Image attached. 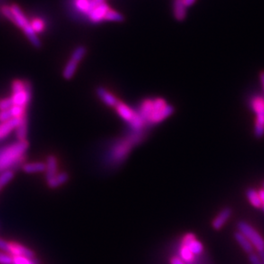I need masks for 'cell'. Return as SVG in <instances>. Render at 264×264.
Returning a JSON list of instances; mask_svg holds the SVG:
<instances>
[{"label":"cell","mask_w":264,"mask_h":264,"mask_svg":"<svg viewBox=\"0 0 264 264\" xmlns=\"http://www.w3.org/2000/svg\"><path fill=\"white\" fill-rule=\"evenodd\" d=\"M0 264H13V257L0 250Z\"/></svg>","instance_id":"32"},{"label":"cell","mask_w":264,"mask_h":264,"mask_svg":"<svg viewBox=\"0 0 264 264\" xmlns=\"http://www.w3.org/2000/svg\"><path fill=\"white\" fill-rule=\"evenodd\" d=\"M97 93H98L99 98L102 99L103 102L105 103L107 106L116 107L117 103L119 102L115 96L111 94L108 91H106L105 88H99L97 90Z\"/></svg>","instance_id":"16"},{"label":"cell","mask_w":264,"mask_h":264,"mask_svg":"<svg viewBox=\"0 0 264 264\" xmlns=\"http://www.w3.org/2000/svg\"><path fill=\"white\" fill-rule=\"evenodd\" d=\"M6 253L10 254L12 257H35L32 250L18 242H9Z\"/></svg>","instance_id":"7"},{"label":"cell","mask_w":264,"mask_h":264,"mask_svg":"<svg viewBox=\"0 0 264 264\" xmlns=\"http://www.w3.org/2000/svg\"><path fill=\"white\" fill-rule=\"evenodd\" d=\"M13 170H5L4 172L0 173V191L13 179Z\"/></svg>","instance_id":"26"},{"label":"cell","mask_w":264,"mask_h":264,"mask_svg":"<svg viewBox=\"0 0 264 264\" xmlns=\"http://www.w3.org/2000/svg\"><path fill=\"white\" fill-rule=\"evenodd\" d=\"M22 169L28 174L43 173L46 171V163L43 162H28L22 165Z\"/></svg>","instance_id":"17"},{"label":"cell","mask_w":264,"mask_h":264,"mask_svg":"<svg viewBox=\"0 0 264 264\" xmlns=\"http://www.w3.org/2000/svg\"><path fill=\"white\" fill-rule=\"evenodd\" d=\"M23 31H24L25 35H27L29 40L31 41L34 46L36 47H39L40 46V42H39V39L37 35H36V33L35 32V30L33 29L32 26L30 24V22L28 23L25 28H22Z\"/></svg>","instance_id":"21"},{"label":"cell","mask_w":264,"mask_h":264,"mask_svg":"<svg viewBox=\"0 0 264 264\" xmlns=\"http://www.w3.org/2000/svg\"><path fill=\"white\" fill-rule=\"evenodd\" d=\"M12 92L13 95L11 99L13 106L26 108L31 98V92L28 85L21 81H14L12 84Z\"/></svg>","instance_id":"4"},{"label":"cell","mask_w":264,"mask_h":264,"mask_svg":"<svg viewBox=\"0 0 264 264\" xmlns=\"http://www.w3.org/2000/svg\"><path fill=\"white\" fill-rule=\"evenodd\" d=\"M141 133L134 132V134L126 140L121 141L115 144L109 153V160L111 162H120L127 157L132 146L137 142H140L142 138Z\"/></svg>","instance_id":"3"},{"label":"cell","mask_w":264,"mask_h":264,"mask_svg":"<svg viewBox=\"0 0 264 264\" xmlns=\"http://www.w3.org/2000/svg\"><path fill=\"white\" fill-rule=\"evenodd\" d=\"M26 135H27V120H26V117L23 116L21 123L17 127V137L18 141H24Z\"/></svg>","instance_id":"24"},{"label":"cell","mask_w":264,"mask_h":264,"mask_svg":"<svg viewBox=\"0 0 264 264\" xmlns=\"http://www.w3.org/2000/svg\"></svg>","instance_id":"43"},{"label":"cell","mask_w":264,"mask_h":264,"mask_svg":"<svg viewBox=\"0 0 264 264\" xmlns=\"http://www.w3.org/2000/svg\"><path fill=\"white\" fill-rule=\"evenodd\" d=\"M234 238L237 242L240 244V246L248 254L253 252L254 247L246 237L243 235L240 232H236L234 233Z\"/></svg>","instance_id":"19"},{"label":"cell","mask_w":264,"mask_h":264,"mask_svg":"<svg viewBox=\"0 0 264 264\" xmlns=\"http://www.w3.org/2000/svg\"><path fill=\"white\" fill-rule=\"evenodd\" d=\"M13 264H38L34 257H13Z\"/></svg>","instance_id":"28"},{"label":"cell","mask_w":264,"mask_h":264,"mask_svg":"<svg viewBox=\"0 0 264 264\" xmlns=\"http://www.w3.org/2000/svg\"><path fill=\"white\" fill-rule=\"evenodd\" d=\"M28 146L27 141H18L0 149V173L18 167L24 158Z\"/></svg>","instance_id":"2"},{"label":"cell","mask_w":264,"mask_h":264,"mask_svg":"<svg viewBox=\"0 0 264 264\" xmlns=\"http://www.w3.org/2000/svg\"><path fill=\"white\" fill-rule=\"evenodd\" d=\"M258 255H259V257H261V260L263 262V264H264V250L259 251V252H258Z\"/></svg>","instance_id":"41"},{"label":"cell","mask_w":264,"mask_h":264,"mask_svg":"<svg viewBox=\"0 0 264 264\" xmlns=\"http://www.w3.org/2000/svg\"><path fill=\"white\" fill-rule=\"evenodd\" d=\"M11 18L10 20L13 21L15 24L18 25V27L23 28L29 23L28 18H26L24 13L22 12L21 9L18 7V5H11Z\"/></svg>","instance_id":"8"},{"label":"cell","mask_w":264,"mask_h":264,"mask_svg":"<svg viewBox=\"0 0 264 264\" xmlns=\"http://www.w3.org/2000/svg\"><path fill=\"white\" fill-rule=\"evenodd\" d=\"M57 169H58V165H57V160L54 156H50L46 160V180L53 178V176H56L57 174Z\"/></svg>","instance_id":"15"},{"label":"cell","mask_w":264,"mask_h":264,"mask_svg":"<svg viewBox=\"0 0 264 264\" xmlns=\"http://www.w3.org/2000/svg\"><path fill=\"white\" fill-rule=\"evenodd\" d=\"M78 64L79 63H77L76 61H74V59H72V58L70 59L64 70V77L65 79L69 80V79L73 77V75H74L75 70L77 69Z\"/></svg>","instance_id":"23"},{"label":"cell","mask_w":264,"mask_h":264,"mask_svg":"<svg viewBox=\"0 0 264 264\" xmlns=\"http://www.w3.org/2000/svg\"><path fill=\"white\" fill-rule=\"evenodd\" d=\"M13 117L11 116V110H2L0 111V122L1 123H5L7 121L11 120Z\"/></svg>","instance_id":"34"},{"label":"cell","mask_w":264,"mask_h":264,"mask_svg":"<svg viewBox=\"0 0 264 264\" xmlns=\"http://www.w3.org/2000/svg\"><path fill=\"white\" fill-rule=\"evenodd\" d=\"M258 195L260 197L262 203H263V204H264V189H261L260 191H258Z\"/></svg>","instance_id":"39"},{"label":"cell","mask_w":264,"mask_h":264,"mask_svg":"<svg viewBox=\"0 0 264 264\" xmlns=\"http://www.w3.org/2000/svg\"><path fill=\"white\" fill-rule=\"evenodd\" d=\"M262 208H263V210L264 211V204H263V207H262Z\"/></svg>","instance_id":"42"},{"label":"cell","mask_w":264,"mask_h":264,"mask_svg":"<svg viewBox=\"0 0 264 264\" xmlns=\"http://www.w3.org/2000/svg\"><path fill=\"white\" fill-rule=\"evenodd\" d=\"M21 118H12L11 120L0 124V140L6 137L8 134L11 133L14 128H17L18 125L21 123Z\"/></svg>","instance_id":"11"},{"label":"cell","mask_w":264,"mask_h":264,"mask_svg":"<svg viewBox=\"0 0 264 264\" xmlns=\"http://www.w3.org/2000/svg\"><path fill=\"white\" fill-rule=\"evenodd\" d=\"M238 229L239 232L246 237L253 247L258 250V252L264 250V238L261 236L260 233H258L257 230L252 228L249 223L241 221L238 223Z\"/></svg>","instance_id":"6"},{"label":"cell","mask_w":264,"mask_h":264,"mask_svg":"<svg viewBox=\"0 0 264 264\" xmlns=\"http://www.w3.org/2000/svg\"><path fill=\"white\" fill-rule=\"evenodd\" d=\"M11 116L13 118H21L24 116L25 108L21 106H13L11 109Z\"/></svg>","instance_id":"30"},{"label":"cell","mask_w":264,"mask_h":264,"mask_svg":"<svg viewBox=\"0 0 264 264\" xmlns=\"http://www.w3.org/2000/svg\"><path fill=\"white\" fill-rule=\"evenodd\" d=\"M180 259L183 260L185 263H192L194 262V255L192 253L190 249L186 246V245H183L180 247Z\"/></svg>","instance_id":"25"},{"label":"cell","mask_w":264,"mask_h":264,"mask_svg":"<svg viewBox=\"0 0 264 264\" xmlns=\"http://www.w3.org/2000/svg\"><path fill=\"white\" fill-rule=\"evenodd\" d=\"M249 260L251 264H263V262L261 260L259 255L254 253V252L249 254Z\"/></svg>","instance_id":"35"},{"label":"cell","mask_w":264,"mask_h":264,"mask_svg":"<svg viewBox=\"0 0 264 264\" xmlns=\"http://www.w3.org/2000/svg\"><path fill=\"white\" fill-rule=\"evenodd\" d=\"M174 15L176 20L183 21L187 16V7L184 4L183 0L174 1Z\"/></svg>","instance_id":"18"},{"label":"cell","mask_w":264,"mask_h":264,"mask_svg":"<svg viewBox=\"0 0 264 264\" xmlns=\"http://www.w3.org/2000/svg\"><path fill=\"white\" fill-rule=\"evenodd\" d=\"M260 81H261V84H262V86H263V88H264V72H262L260 74Z\"/></svg>","instance_id":"40"},{"label":"cell","mask_w":264,"mask_h":264,"mask_svg":"<svg viewBox=\"0 0 264 264\" xmlns=\"http://www.w3.org/2000/svg\"><path fill=\"white\" fill-rule=\"evenodd\" d=\"M138 112L143 117L145 123L157 124L171 116L174 108L164 99H146L141 104Z\"/></svg>","instance_id":"1"},{"label":"cell","mask_w":264,"mask_h":264,"mask_svg":"<svg viewBox=\"0 0 264 264\" xmlns=\"http://www.w3.org/2000/svg\"><path fill=\"white\" fill-rule=\"evenodd\" d=\"M68 180H69V175L67 173H57L56 176L47 180V185L51 188H57L66 183Z\"/></svg>","instance_id":"14"},{"label":"cell","mask_w":264,"mask_h":264,"mask_svg":"<svg viewBox=\"0 0 264 264\" xmlns=\"http://www.w3.org/2000/svg\"><path fill=\"white\" fill-rule=\"evenodd\" d=\"M195 2H196V0H183V3L186 5V7L193 5Z\"/></svg>","instance_id":"38"},{"label":"cell","mask_w":264,"mask_h":264,"mask_svg":"<svg viewBox=\"0 0 264 264\" xmlns=\"http://www.w3.org/2000/svg\"><path fill=\"white\" fill-rule=\"evenodd\" d=\"M30 24L32 26L33 29L35 30V33H41L44 30V28H45V23L40 19H35V20H33L30 22Z\"/></svg>","instance_id":"31"},{"label":"cell","mask_w":264,"mask_h":264,"mask_svg":"<svg viewBox=\"0 0 264 264\" xmlns=\"http://www.w3.org/2000/svg\"><path fill=\"white\" fill-rule=\"evenodd\" d=\"M85 54H86V49L83 46H79L76 49L74 50V53L71 56V58L74 59V61H76L77 63H80L82 58L84 57Z\"/></svg>","instance_id":"29"},{"label":"cell","mask_w":264,"mask_h":264,"mask_svg":"<svg viewBox=\"0 0 264 264\" xmlns=\"http://www.w3.org/2000/svg\"><path fill=\"white\" fill-rule=\"evenodd\" d=\"M247 198L250 202L251 205H253L256 208H262L263 207V203L261 201L260 197L258 195V192L255 190L253 188H250L247 191Z\"/></svg>","instance_id":"20"},{"label":"cell","mask_w":264,"mask_h":264,"mask_svg":"<svg viewBox=\"0 0 264 264\" xmlns=\"http://www.w3.org/2000/svg\"><path fill=\"white\" fill-rule=\"evenodd\" d=\"M109 10V5L106 4V1L102 3V4H99L97 7L94 8L89 14H88V18L89 20L97 23L99 21L105 20V17H106V13L108 12Z\"/></svg>","instance_id":"9"},{"label":"cell","mask_w":264,"mask_h":264,"mask_svg":"<svg viewBox=\"0 0 264 264\" xmlns=\"http://www.w3.org/2000/svg\"><path fill=\"white\" fill-rule=\"evenodd\" d=\"M251 107L256 114L255 135L257 138L264 137V99L261 96H256L251 100Z\"/></svg>","instance_id":"5"},{"label":"cell","mask_w":264,"mask_h":264,"mask_svg":"<svg viewBox=\"0 0 264 264\" xmlns=\"http://www.w3.org/2000/svg\"><path fill=\"white\" fill-rule=\"evenodd\" d=\"M75 6L79 11L88 16L93 10L91 0H75Z\"/></svg>","instance_id":"22"},{"label":"cell","mask_w":264,"mask_h":264,"mask_svg":"<svg viewBox=\"0 0 264 264\" xmlns=\"http://www.w3.org/2000/svg\"><path fill=\"white\" fill-rule=\"evenodd\" d=\"M123 17L120 13L113 11L111 9H109L105 17V20L109 21H123Z\"/></svg>","instance_id":"27"},{"label":"cell","mask_w":264,"mask_h":264,"mask_svg":"<svg viewBox=\"0 0 264 264\" xmlns=\"http://www.w3.org/2000/svg\"><path fill=\"white\" fill-rule=\"evenodd\" d=\"M231 215H232V210L231 209H223L212 222L213 229H215V230L222 229V227L225 225L226 222H228V220L231 216Z\"/></svg>","instance_id":"13"},{"label":"cell","mask_w":264,"mask_h":264,"mask_svg":"<svg viewBox=\"0 0 264 264\" xmlns=\"http://www.w3.org/2000/svg\"><path fill=\"white\" fill-rule=\"evenodd\" d=\"M8 244H9V242L3 240L2 238H0V250L6 252L8 248Z\"/></svg>","instance_id":"36"},{"label":"cell","mask_w":264,"mask_h":264,"mask_svg":"<svg viewBox=\"0 0 264 264\" xmlns=\"http://www.w3.org/2000/svg\"><path fill=\"white\" fill-rule=\"evenodd\" d=\"M116 109L117 113L119 114V116L128 123L133 120L134 115L136 113V111H134V109H131L130 107H128L127 105H125L124 103L120 102V101L117 103Z\"/></svg>","instance_id":"12"},{"label":"cell","mask_w":264,"mask_h":264,"mask_svg":"<svg viewBox=\"0 0 264 264\" xmlns=\"http://www.w3.org/2000/svg\"><path fill=\"white\" fill-rule=\"evenodd\" d=\"M183 245H186L194 255H199L204 250L203 245L196 240V237L193 233H187V235L184 237Z\"/></svg>","instance_id":"10"},{"label":"cell","mask_w":264,"mask_h":264,"mask_svg":"<svg viewBox=\"0 0 264 264\" xmlns=\"http://www.w3.org/2000/svg\"><path fill=\"white\" fill-rule=\"evenodd\" d=\"M13 106V102L11 98H6V99L0 100V110H7L11 109Z\"/></svg>","instance_id":"33"},{"label":"cell","mask_w":264,"mask_h":264,"mask_svg":"<svg viewBox=\"0 0 264 264\" xmlns=\"http://www.w3.org/2000/svg\"><path fill=\"white\" fill-rule=\"evenodd\" d=\"M171 264H186L183 260H181L179 257H173L170 260Z\"/></svg>","instance_id":"37"}]
</instances>
